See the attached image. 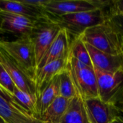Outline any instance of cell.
<instances>
[{
    "label": "cell",
    "instance_id": "cell-1",
    "mask_svg": "<svg viewBox=\"0 0 123 123\" xmlns=\"http://www.w3.org/2000/svg\"><path fill=\"white\" fill-rule=\"evenodd\" d=\"M79 37L84 43L104 53L115 55L123 54V37L107 21L102 25L88 28Z\"/></svg>",
    "mask_w": 123,
    "mask_h": 123
},
{
    "label": "cell",
    "instance_id": "cell-2",
    "mask_svg": "<svg viewBox=\"0 0 123 123\" xmlns=\"http://www.w3.org/2000/svg\"><path fill=\"white\" fill-rule=\"evenodd\" d=\"M0 46L35 84L37 65L34 45L30 35L19 36L18 39L11 42L0 40Z\"/></svg>",
    "mask_w": 123,
    "mask_h": 123
},
{
    "label": "cell",
    "instance_id": "cell-3",
    "mask_svg": "<svg viewBox=\"0 0 123 123\" xmlns=\"http://www.w3.org/2000/svg\"><path fill=\"white\" fill-rule=\"evenodd\" d=\"M67 68L77 95L84 101L99 97L97 76L94 68L82 63L69 54Z\"/></svg>",
    "mask_w": 123,
    "mask_h": 123
},
{
    "label": "cell",
    "instance_id": "cell-4",
    "mask_svg": "<svg viewBox=\"0 0 123 123\" xmlns=\"http://www.w3.org/2000/svg\"><path fill=\"white\" fill-rule=\"evenodd\" d=\"M50 17V16H49ZM62 29H65L74 38L80 37L88 28L105 23L107 16L102 9L64 14L59 17H50Z\"/></svg>",
    "mask_w": 123,
    "mask_h": 123
},
{
    "label": "cell",
    "instance_id": "cell-5",
    "mask_svg": "<svg viewBox=\"0 0 123 123\" xmlns=\"http://www.w3.org/2000/svg\"><path fill=\"white\" fill-rule=\"evenodd\" d=\"M97 76L99 98L121 108L123 103V68L108 72L94 68Z\"/></svg>",
    "mask_w": 123,
    "mask_h": 123
},
{
    "label": "cell",
    "instance_id": "cell-6",
    "mask_svg": "<svg viewBox=\"0 0 123 123\" xmlns=\"http://www.w3.org/2000/svg\"><path fill=\"white\" fill-rule=\"evenodd\" d=\"M61 30V27L49 16L36 20L30 36L34 45L37 68L44 54Z\"/></svg>",
    "mask_w": 123,
    "mask_h": 123
},
{
    "label": "cell",
    "instance_id": "cell-7",
    "mask_svg": "<svg viewBox=\"0 0 123 123\" xmlns=\"http://www.w3.org/2000/svg\"><path fill=\"white\" fill-rule=\"evenodd\" d=\"M110 1L111 0H47L43 6V9L50 17H59L68 14L89 12L96 9L105 10L109 6Z\"/></svg>",
    "mask_w": 123,
    "mask_h": 123
},
{
    "label": "cell",
    "instance_id": "cell-8",
    "mask_svg": "<svg viewBox=\"0 0 123 123\" xmlns=\"http://www.w3.org/2000/svg\"><path fill=\"white\" fill-rule=\"evenodd\" d=\"M89 123H110L123 117L122 110L114 105L106 103L99 97L84 101Z\"/></svg>",
    "mask_w": 123,
    "mask_h": 123
},
{
    "label": "cell",
    "instance_id": "cell-9",
    "mask_svg": "<svg viewBox=\"0 0 123 123\" xmlns=\"http://www.w3.org/2000/svg\"><path fill=\"white\" fill-rule=\"evenodd\" d=\"M0 64L11 76L16 87L28 94L36 96L35 84L22 71L13 58L0 46ZM37 97V96H36Z\"/></svg>",
    "mask_w": 123,
    "mask_h": 123
},
{
    "label": "cell",
    "instance_id": "cell-10",
    "mask_svg": "<svg viewBox=\"0 0 123 123\" xmlns=\"http://www.w3.org/2000/svg\"><path fill=\"white\" fill-rule=\"evenodd\" d=\"M71 41L70 35L67 31L65 29L61 28L58 35L42 58L37 70L54 61L61 58H67L70 53Z\"/></svg>",
    "mask_w": 123,
    "mask_h": 123
},
{
    "label": "cell",
    "instance_id": "cell-11",
    "mask_svg": "<svg viewBox=\"0 0 123 123\" xmlns=\"http://www.w3.org/2000/svg\"><path fill=\"white\" fill-rule=\"evenodd\" d=\"M67 58H61L50 62L37 70L35 79V86L37 99L39 94L57 76L61 74L67 68Z\"/></svg>",
    "mask_w": 123,
    "mask_h": 123
},
{
    "label": "cell",
    "instance_id": "cell-12",
    "mask_svg": "<svg viewBox=\"0 0 123 123\" xmlns=\"http://www.w3.org/2000/svg\"><path fill=\"white\" fill-rule=\"evenodd\" d=\"M1 27L4 32H12L22 35H30L35 27L36 19L25 16L1 11Z\"/></svg>",
    "mask_w": 123,
    "mask_h": 123
},
{
    "label": "cell",
    "instance_id": "cell-13",
    "mask_svg": "<svg viewBox=\"0 0 123 123\" xmlns=\"http://www.w3.org/2000/svg\"><path fill=\"white\" fill-rule=\"evenodd\" d=\"M93 67L108 72H117L123 68V55H111L100 51L85 43Z\"/></svg>",
    "mask_w": 123,
    "mask_h": 123
},
{
    "label": "cell",
    "instance_id": "cell-14",
    "mask_svg": "<svg viewBox=\"0 0 123 123\" xmlns=\"http://www.w3.org/2000/svg\"><path fill=\"white\" fill-rule=\"evenodd\" d=\"M0 117L6 123H45L0 96Z\"/></svg>",
    "mask_w": 123,
    "mask_h": 123
},
{
    "label": "cell",
    "instance_id": "cell-15",
    "mask_svg": "<svg viewBox=\"0 0 123 123\" xmlns=\"http://www.w3.org/2000/svg\"><path fill=\"white\" fill-rule=\"evenodd\" d=\"M0 9L4 12L25 16L36 20L49 16L43 9L26 4L22 1L0 0Z\"/></svg>",
    "mask_w": 123,
    "mask_h": 123
},
{
    "label": "cell",
    "instance_id": "cell-16",
    "mask_svg": "<svg viewBox=\"0 0 123 123\" xmlns=\"http://www.w3.org/2000/svg\"><path fill=\"white\" fill-rule=\"evenodd\" d=\"M60 123H89L84 100L79 95L71 99Z\"/></svg>",
    "mask_w": 123,
    "mask_h": 123
},
{
    "label": "cell",
    "instance_id": "cell-17",
    "mask_svg": "<svg viewBox=\"0 0 123 123\" xmlns=\"http://www.w3.org/2000/svg\"><path fill=\"white\" fill-rule=\"evenodd\" d=\"M59 75L54 78L37 97L36 112L38 120L49 105L59 96Z\"/></svg>",
    "mask_w": 123,
    "mask_h": 123
},
{
    "label": "cell",
    "instance_id": "cell-18",
    "mask_svg": "<svg viewBox=\"0 0 123 123\" xmlns=\"http://www.w3.org/2000/svg\"><path fill=\"white\" fill-rule=\"evenodd\" d=\"M71 99L58 96L46 109L40 117L45 123H60L66 113Z\"/></svg>",
    "mask_w": 123,
    "mask_h": 123
},
{
    "label": "cell",
    "instance_id": "cell-19",
    "mask_svg": "<svg viewBox=\"0 0 123 123\" xmlns=\"http://www.w3.org/2000/svg\"><path fill=\"white\" fill-rule=\"evenodd\" d=\"M12 96L15 103L19 107H20L31 117L37 119L36 112L37 99L35 95L28 94L20 90L17 87H15Z\"/></svg>",
    "mask_w": 123,
    "mask_h": 123
},
{
    "label": "cell",
    "instance_id": "cell-20",
    "mask_svg": "<svg viewBox=\"0 0 123 123\" xmlns=\"http://www.w3.org/2000/svg\"><path fill=\"white\" fill-rule=\"evenodd\" d=\"M69 54L82 63L94 68L85 43L80 39V37L73 38L71 41Z\"/></svg>",
    "mask_w": 123,
    "mask_h": 123
},
{
    "label": "cell",
    "instance_id": "cell-21",
    "mask_svg": "<svg viewBox=\"0 0 123 123\" xmlns=\"http://www.w3.org/2000/svg\"><path fill=\"white\" fill-rule=\"evenodd\" d=\"M59 96L71 99L77 96L70 73L66 68L59 75Z\"/></svg>",
    "mask_w": 123,
    "mask_h": 123
},
{
    "label": "cell",
    "instance_id": "cell-22",
    "mask_svg": "<svg viewBox=\"0 0 123 123\" xmlns=\"http://www.w3.org/2000/svg\"><path fill=\"white\" fill-rule=\"evenodd\" d=\"M0 85L12 95L16 87L11 76L9 75L1 64H0Z\"/></svg>",
    "mask_w": 123,
    "mask_h": 123
},
{
    "label": "cell",
    "instance_id": "cell-23",
    "mask_svg": "<svg viewBox=\"0 0 123 123\" xmlns=\"http://www.w3.org/2000/svg\"><path fill=\"white\" fill-rule=\"evenodd\" d=\"M103 11L107 19L115 15H123V0H111L109 6Z\"/></svg>",
    "mask_w": 123,
    "mask_h": 123
},
{
    "label": "cell",
    "instance_id": "cell-24",
    "mask_svg": "<svg viewBox=\"0 0 123 123\" xmlns=\"http://www.w3.org/2000/svg\"><path fill=\"white\" fill-rule=\"evenodd\" d=\"M108 24L123 37V15L118 14L107 19Z\"/></svg>",
    "mask_w": 123,
    "mask_h": 123
},
{
    "label": "cell",
    "instance_id": "cell-25",
    "mask_svg": "<svg viewBox=\"0 0 123 123\" xmlns=\"http://www.w3.org/2000/svg\"><path fill=\"white\" fill-rule=\"evenodd\" d=\"M0 96L1 97H2L4 99H5L6 101H8L9 102H10V103H12V104H13V105H16V106H17V107H19L16 103H15V102H14V98H13V96L9 92H7L5 89H4L1 85H0ZM19 108H21L20 107H19ZM22 109V108H21ZM25 111V110H24Z\"/></svg>",
    "mask_w": 123,
    "mask_h": 123
},
{
    "label": "cell",
    "instance_id": "cell-26",
    "mask_svg": "<svg viewBox=\"0 0 123 123\" xmlns=\"http://www.w3.org/2000/svg\"><path fill=\"white\" fill-rule=\"evenodd\" d=\"M110 123H123V117H118Z\"/></svg>",
    "mask_w": 123,
    "mask_h": 123
},
{
    "label": "cell",
    "instance_id": "cell-27",
    "mask_svg": "<svg viewBox=\"0 0 123 123\" xmlns=\"http://www.w3.org/2000/svg\"><path fill=\"white\" fill-rule=\"evenodd\" d=\"M0 33H4V32L2 30V27H1V17H0Z\"/></svg>",
    "mask_w": 123,
    "mask_h": 123
},
{
    "label": "cell",
    "instance_id": "cell-28",
    "mask_svg": "<svg viewBox=\"0 0 123 123\" xmlns=\"http://www.w3.org/2000/svg\"><path fill=\"white\" fill-rule=\"evenodd\" d=\"M0 123H6V122H5V121H4V120L2 118L0 117Z\"/></svg>",
    "mask_w": 123,
    "mask_h": 123
},
{
    "label": "cell",
    "instance_id": "cell-29",
    "mask_svg": "<svg viewBox=\"0 0 123 123\" xmlns=\"http://www.w3.org/2000/svg\"><path fill=\"white\" fill-rule=\"evenodd\" d=\"M120 110H122V112H123V105H122V107H121V108H120Z\"/></svg>",
    "mask_w": 123,
    "mask_h": 123
},
{
    "label": "cell",
    "instance_id": "cell-30",
    "mask_svg": "<svg viewBox=\"0 0 123 123\" xmlns=\"http://www.w3.org/2000/svg\"></svg>",
    "mask_w": 123,
    "mask_h": 123
},
{
    "label": "cell",
    "instance_id": "cell-31",
    "mask_svg": "<svg viewBox=\"0 0 123 123\" xmlns=\"http://www.w3.org/2000/svg\"><path fill=\"white\" fill-rule=\"evenodd\" d=\"M1 12V9H0V12Z\"/></svg>",
    "mask_w": 123,
    "mask_h": 123
}]
</instances>
